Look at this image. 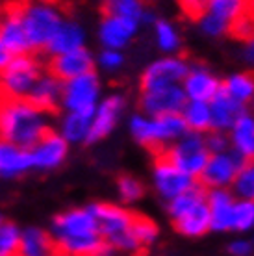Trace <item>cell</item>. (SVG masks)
I'll return each instance as SVG.
<instances>
[{"instance_id": "4dcf8cb0", "label": "cell", "mask_w": 254, "mask_h": 256, "mask_svg": "<svg viewBox=\"0 0 254 256\" xmlns=\"http://www.w3.org/2000/svg\"><path fill=\"white\" fill-rule=\"evenodd\" d=\"M206 13L232 26L238 19L250 13V0H208Z\"/></svg>"}, {"instance_id": "277c9868", "label": "cell", "mask_w": 254, "mask_h": 256, "mask_svg": "<svg viewBox=\"0 0 254 256\" xmlns=\"http://www.w3.org/2000/svg\"><path fill=\"white\" fill-rule=\"evenodd\" d=\"M96 221L98 232L112 250H119L122 254H134L141 250L130 234L134 214L124 206L112 202H93L88 206Z\"/></svg>"}, {"instance_id": "b9f144b4", "label": "cell", "mask_w": 254, "mask_h": 256, "mask_svg": "<svg viewBox=\"0 0 254 256\" xmlns=\"http://www.w3.org/2000/svg\"><path fill=\"white\" fill-rule=\"evenodd\" d=\"M254 245L252 240L248 238H236L228 244V254L230 256H252Z\"/></svg>"}, {"instance_id": "6da1fadb", "label": "cell", "mask_w": 254, "mask_h": 256, "mask_svg": "<svg viewBox=\"0 0 254 256\" xmlns=\"http://www.w3.org/2000/svg\"><path fill=\"white\" fill-rule=\"evenodd\" d=\"M50 236L58 254L67 256H110V249L102 240L96 221L88 206L69 208L52 219Z\"/></svg>"}, {"instance_id": "ab89813d", "label": "cell", "mask_w": 254, "mask_h": 256, "mask_svg": "<svg viewBox=\"0 0 254 256\" xmlns=\"http://www.w3.org/2000/svg\"><path fill=\"white\" fill-rule=\"evenodd\" d=\"M204 141H206V148L210 154L224 152L230 150V141L226 132H217V130H210L204 134Z\"/></svg>"}, {"instance_id": "5bb4252c", "label": "cell", "mask_w": 254, "mask_h": 256, "mask_svg": "<svg viewBox=\"0 0 254 256\" xmlns=\"http://www.w3.org/2000/svg\"><path fill=\"white\" fill-rule=\"evenodd\" d=\"M193 184H195V180L182 173L176 166H172L166 156L156 158L152 166V188L160 198L169 202L180 193L188 192Z\"/></svg>"}, {"instance_id": "ba28073f", "label": "cell", "mask_w": 254, "mask_h": 256, "mask_svg": "<svg viewBox=\"0 0 254 256\" xmlns=\"http://www.w3.org/2000/svg\"><path fill=\"white\" fill-rule=\"evenodd\" d=\"M164 156L172 166H176L182 173H186L193 180H197L202 173L208 158H210V152L206 148L204 134L186 132L167 147Z\"/></svg>"}, {"instance_id": "ac0fdd59", "label": "cell", "mask_w": 254, "mask_h": 256, "mask_svg": "<svg viewBox=\"0 0 254 256\" xmlns=\"http://www.w3.org/2000/svg\"><path fill=\"white\" fill-rule=\"evenodd\" d=\"M0 43L12 52L13 56L30 54L32 46L26 38L24 26L20 20L19 6H10L0 15Z\"/></svg>"}, {"instance_id": "ffe728a7", "label": "cell", "mask_w": 254, "mask_h": 256, "mask_svg": "<svg viewBox=\"0 0 254 256\" xmlns=\"http://www.w3.org/2000/svg\"><path fill=\"white\" fill-rule=\"evenodd\" d=\"M236 197L230 190H206V206L210 216V230L230 232L234 224Z\"/></svg>"}, {"instance_id": "8d00e7d4", "label": "cell", "mask_w": 254, "mask_h": 256, "mask_svg": "<svg viewBox=\"0 0 254 256\" xmlns=\"http://www.w3.org/2000/svg\"><path fill=\"white\" fill-rule=\"evenodd\" d=\"M20 242V226L12 221L0 224V256H17Z\"/></svg>"}, {"instance_id": "d590c367", "label": "cell", "mask_w": 254, "mask_h": 256, "mask_svg": "<svg viewBox=\"0 0 254 256\" xmlns=\"http://www.w3.org/2000/svg\"><path fill=\"white\" fill-rule=\"evenodd\" d=\"M254 226V200L236 198L234 204V224L232 230L247 234Z\"/></svg>"}, {"instance_id": "f1b7e54d", "label": "cell", "mask_w": 254, "mask_h": 256, "mask_svg": "<svg viewBox=\"0 0 254 256\" xmlns=\"http://www.w3.org/2000/svg\"><path fill=\"white\" fill-rule=\"evenodd\" d=\"M152 30L154 43L160 52H164V56L178 54V50L182 48V36L174 22L166 19H156L152 22Z\"/></svg>"}, {"instance_id": "74e56055", "label": "cell", "mask_w": 254, "mask_h": 256, "mask_svg": "<svg viewBox=\"0 0 254 256\" xmlns=\"http://www.w3.org/2000/svg\"><path fill=\"white\" fill-rule=\"evenodd\" d=\"M197 20H198L200 32H202L204 36H208V38H222V36L230 34V26L226 24V22H222L221 19L210 15V13L204 12Z\"/></svg>"}, {"instance_id": "7bdbcfd3", "label": "cell", "mask_w": 254, "mask_h": 256, "mask_svg": "<svg viewBox=\"0 0 254 256\" xmlns=\"http://www.w3.org/2000/svg\"><path fill=\"white\" fill-rule=\"evenodd\" d=\"M206 2L208 0H178L180 10L191 17V19H198L204 12H206Z\"/></svg>"}, {"instance_id": "4fadbf2b", "label": "cell", "mask_w": 254, "mask_h": 256, "mask_svg": "<svg viewBox=\"0 0 254 256\" xmlns=\"http://www.w3.org/2000/svg\"><path fill=\"white\" fill-rule=\"evenodd\" d=\"M30 156V167L41 173L54 171L58 167H62L69 156V143L62 136L48 130L41 140L28 150Z\"/></svg>"}, {"instance_id": "2e32d148", "label": "cell", "mask_w": 254, "mask_h": 256, "mask_svg": "<svg viewBox=\"0 0 254 256\" xmlns=\"http://www.w3.org/2000/svg\"><path fill=\"white\" fill-rule=\"evenodd\" d=\"M188 100L195 102H210L212 98L221 91V78L202 64L190 65L184 80L180 84Z\"/></svg>"}, {"instance_id": "f6af8a7d", "label": "cell", "mask_w": 254, "mask_h": 256, "mask_svg": "<svg viewBox=\"0 0 254 256\" xmlns=\"http://www.w3.org/2000/svg\"><path fill=\"white\" fill-rule=\"evenodd\" d=\"M12 60H13V54L10 50H8L6 46L2 45V43H0V72L6 69L8 64H10Z\"/></svg>"}, {"instance_id": "52a82bcc", "label": "cell", "mask_w": 254, "mask_h": 256, "mask_svg": "<svg viewBox=\"0 0 254 256\" xmlns=\"http://www.w3.org/2000/svg\"><path fill=\"white\" fill-rule=\"evenodd\" d=\"M41 74L43 65L32 54L13 56L6 69L0 72V95L2 98H26Z\"/></svg>"}, {"instance_id": "8992f818", "label": "cell", "mask_w": 254, "mask_h": 256, "mask_svg": "<svg viewBox=\"0 0 254 256\" xmlns=\"http://www.w3.org/2000/svg\"><path fill=\"white\" fill-rule=\"evenodd\" d=\"M19 13L32 50H44L58 26L64 22L62 10L52 0H30L19 6Z\"/></svg>"}, {"instance_id": "e575fe53", "label": "cell", "mask_w": 254, "mask_h": 256, "mask_svg": "<svg viewBox=\"0 0 254 256\" xmlns=\"http://www.w3.org/2000/svg\"><path fill=\"white\" fill-rule=\"evenodd\" d=\"M117 195L121 198L124 204H134L141 200V197L145 195V188H143V182L136 176H130V174H122L117 180Z\"/></svg>"}, {"instance_id": "e0dca14e", "label": "cell", "mask_w": 254, "mask_h": 256, "mask_svg": "<svg viewBox=\"0 0 254 256\" xmlns=\"http://www.w3.org/2000/svg\"><path fill=\"white\" fill-rule=\"evenodd\" d=\"M138 30H140V22L114 17V15H104V19L98 24L96 36L104 48L124 50L138 36Z\"/></svg>"}, {"instance_id": "bcb514c9", "label": "cell", "mask_w": 254, "mask_h": 256, "mask_svg": "<svg viewBox=\"0 0 254 256\" xmlns=\"http://www.w3.org/2000/svg\"><path fill=\"white\" fill-rule=\"evenodd\" d=\"M4 221H6V219H4V216H2V212H0V224L4 223Z\"/></svg>"}, {"instance_id": "7c38bea8", "label": "cell", "mask_w": 254, "mask_h": 256, "mask_svg": "<svg viewBox=\"0 0 254 256\" xmlns=\"http://www.w3.org/2000/svg\"><path fill=\"white\" fill-rule=\"evenodd\" d=\"M124 110H126V96L122 93L102 96L91 114V132H89L88 143H96L108 138L119 124L121 117L124 116Z\"/></svg>"}, {"instance_id": "d6a6232c", "label": "cell", "mask_w": 254, "mask_h": 256, "mask_svg": "<svg viewBox=\"0 0 254 256\" xmlns=\"http://www.w3.org/2000/svg\"><path fill=\"white\" fill-rule=\"evenodd\" d=\"M130 234H132L134 242L138 244L140 249L150 247L158 242L160 226L154 223L150 218H141V216H134L132 226H130Z\"/></svg>"}, {"instance_id": "cb8c5ba5", "label": "cell", "mask_w": 254, "mask_h": 256, "mask_svg": "<svg viewBox=\"0 0 254 256\" xmlns=\"http://www.w3.org/2000/svg\"><path fill=\"white\" fill-rule=\"evenodd\" d=\"M230 141V150L242 156L245 162H250L254 156V117L245 112L226 132Z\"/></svg>"}, {"instance_id": "ee69618b", "label": "cell", "mask_w": 254, "mask_h": 256, "mask_svg": "<svg viewBox=\"0 0 254 256\" xmlns=\"http://www.w3.org/2000/svg\"><path fill=\"white\" fill-rule=\"evenodd\" d=\"M242 58H243L245 64H248V65L254 64V43H252V39H250V41H245V45H243V48H242Z\"/></svg>"}, {"instance_id": "60d3db41", "label": "cell", "mask_w": 254, "mask_h": 256, "mask_svg": "<svg viewBox=\"0 0 254 256\" xmlns=\"http://www.w3.org/2000/svg\"><path fill=\"white\" fill-rule=\"evenodd\" d=\"M230 32L234 34L238 39H242V41H250L252 39V34H254V22H252V15L248 13L242 19H238L234 24L230 26Z\"/></svg>"}, {"instance_id": "9c48e42d", "label": "cell", "mask_w": 254, "mask_h": 256, "mask_svg": "<svg viewBox=\"0 0 254 256\" xmlns=\"http://www.w3.org/2000/svg\"><path fill=\"white\" fill-rule=\"evenodd\" d=\"M102 98V82L95 70L86 72L82 76L64 82L62 108L65 112L93 114L98 100Z\"/></svg>"}, {"instance_id": "f546056e", "label": "cell", "mask_w": 254, "mask_h": 256, "mask_svg": "<svg viewBox=\"0 0 254 256\" xmlns=\"http://www.w3.org/2000/svg\"><path fill=\"white\" fill-rule=\"evenodd\" d=\"M180 117L186 124L188 132L206 134L212 130V117H210V104L208 102H195L188 100L180 112Z\"/></svg>"}, {"instance_id": "836d02e7", "label": "cell", "mask_w": 254, "mask_h": 256, "mask_svg": "<svg viewBox=\"0 0 254 256\" xmlns=\"http://www.w3.org/2000/svg\"><path fill=\"white\" fill-rule=\"evenodd\" d=\"M236 198H243V200H252L254 198V166L247 162L245 166L238 171L234 176L232 184L228 188Z\"/></svg>"}, {"instance_id": "f35d334b", "label": "cell", "mask_w": 254, "mask_h": 256, "mask_svg": "<svg viewBox=\"0 0 254 256\" xmlns=\"http://www.w3.org/2000/svg\"><path fill=\"white\" fill-rule=\"evenodd\" d=\"M98 65L100 69L108 72H117L124 65V54L122 50H114V48H102L98 54Z\"/></svg>"}, {"instance_id": "d4e9b609", "label": "cell", "mask_w": 254, "mask_h": 256, "mask_svg": "<svg viewBox=\"0 0 254 256\" xmlns=\"http://www.w3.org/2000/svg\"><path fill=\"white\" fill-rule=\"evenodd\" d=\"M58 249L50 232L39 226L20 228V242L17 256H56Z\"/></svg>"}, {"instance_id": "3957f363", "label": "cell", "mask_w": 254, "mask_h": 256, "mask_svg": "<svg viewBox=\"0 0 254 256\" xmlns=\"http://www.w3.org/2000/svg\"><path fill=\"white\" fill-rule=\"evenodd\" d=\"M167 212L174 228L186 238H202L210 232V216L206 206V190L198 184L167 202Z\"/></svg>"}, {"instance_id": "681fc988", "label": "cell", "mask_w": 254, "mask_h": 256, "mask_svg": "<svg viewBox=\"0 0 254 256\" xmlns=\"http://www.w3.org/2000/svg\"><path fill=\"white\" fill-rule=\"evenodd\" d=\"M56 256H67V254H56Z\"/></svg>"}, {"instance_id": "30bf717a", "label": "cell", "mask_w": 254, "mask_h": 256, "mask_svg": "<svg viewBox=\"0 0 254 256\" xmlns=\"http://www.w3.org/2000/svg\"><path fill=\"white\" fill-rule=\"evenodd\" d=\"M245 164L247 162L242 156H238L234 150L210 154L198 180L204 190H228L234 176Z\"/></svg>"}, {"instance_id": "d6986e66", "label": "cell", "mask_w": 254, "mask_h": 256, "mask_svg": "<svg viewBox=\"0 0 254 256\" xmlns=\"http://www.w3.org/2000/svg\"><path fill=\"white\" fill-rule=\"evenodd\" d=\"M91 70H95V56L86 46L54 56L50 60V72L60 78L62 82L82 76V74L91 72Z\"/></svg>"}, {"instance_id": "1f68e13d", "label": "cell", "mask_w": 254, "mask_h": 256, "mask_svg": "<svg viewBox=\"0 0 254 256\" xmlns=\"http://www.w3.org/2000/svg\"><path fill=\"white\" fill-rule=\"evenodd\" d=\"M104 10H106V15L134 20V22H140V24L146 13L145 0H106Z\"/></svg>"}, {"instance_id": "4316f807", "label": "cell", "mask_w": 254, "mask_h": 256, "mask_svg": "<svg viewBox=\"0 0 254 256\" xmlns=\"http://www.w3.org/2000/svg\"><path fill=\"white\" fill-rule=\"evenodd\" d=\"M89 132H91V114L65 112V116L60 119L58 134L62 136L69 145L88 143Z\"/></svg>"}, {"instance_id": "9a60e30c", "label": "cell", "mask_w": 254, "mask_h": 256, "mask_svg": "<svg viewBox=\"0 0 254 256\" xmlns=\"http://www.w3.org/2000/svg\"><path fill=\"white\" fill-rule=\"evenodd\" d=\"M186 102H188V98H186L180 86H166V88H156V90H145L141 91L140 98L141 114L150 117L180 114Z\"/></svg>"}, {"instance_id": "7a4b0ae2", "label": "cell", "mask_w": 254, "mask_h": 256, "mask_svg": "<svg viewBox=\"0 0 254 256\" xmlns=\"http://www.w3.org/2000/svg\"><path fill=\"white\" fill-rule=\"evenodd\" d=\"M50 130L48 114L28 98H4L0 104V140L22 150L30 148Z\"/></svg>"}, {"instance_id": "5b68a950", "label": "cell", "mask_w": 254, "mask_h": 256, "mask_svg": "<svg viewBox=\"0 0 254 256\" xmlns=\"http://www.w3.org/2000/svg\"><path fill=\"white\" fill-rule=\"evenodd\" d=\"M128 130L132 138L140 145L152 150L167 148L171 143L186 134V124L182 121L180 114L172 116H160L150 117L145 114H134L128 121Z\"/></svg>"}, {"instance_id": "c3c4849f", "label": "cell", "mask_w": 254, "mask_h": 256, "mask_svg": "<svg viewBox=\"0 0 254 256\" xmlns=\"http://www.w3.org/2000/svg\"><path fill=\"white\" fill-rule=\"evenodd\" d=\"M2 100H4V98H2V95H0V104H2Z\"/></svg>"}, {"instance_id": "83f0119b", "label": "cell", "mask_w": 254, "mask_h": 256, "mask_svg": "<svg viewBox=\"0 0 254 256\" xmlns=\"http://www.w3.org/2000/svg\"><path fill=\"white\" fill-rule=\"evenodd\" d=\"M221 91L226 93L230 98H234L236 102L247 104L252 102L254 98V78L247 70H240V72H232L228 76L221 80Z\"/></svg>"}, {"instance_id": "7402d4cb", "label": "cell", "mask_w": 254, "mask_h": 256, "mask_svg": "<svg viewBox=\"0 0 254 256\" xmlns=\"http://www.w3.org/2000/svg\"><path fill=\"white\" fill-rule=\"evenodd\" d=\"M88 41V34L84 30V26L76 20H65L58 26V30L54 32V36L50 38V41L46 43L44 50L46 54L54 58L65 52L76 50V48H84Z\"/></svg>"}, {"instance_id": "484cf974", "label": "cell", "mask_w": 254, "mask_h": 256, "mask_svg": "<svg viewBox=\"0 0 254 256\" xmlns=\"http://www.w3.org/2000/svg\"><path fill=\"white\" fill-rule=\"evenodd\" d=\"M28 171H32L28 150H22L8 141L0 140V178H20Z\"/></svg>"}, {"instance_id": "603a6c76", "label": "cell", "mask_w": 254, "mask_h": 256, "mask_svg": "<svg viewBox=\"0 0 254 256\" xmlns=\"http://www.w3.org/2000/svg\"><path fill=\"white\" fill-rule=\"evenodd\" d=\"M210 117H212V130L217 132H228L230 126L247 112V106L236 102L226 93L219 91L210 102Z\"/></svg>"}, {"instance_id": "7dc6e473", "label": "cell", "mask_w": 254, "mask_h": 256, "mask_svg": "<svg viewBox=\"0 0 254 256\" xmlns=\"http://www.w3.org/2000/svg\"><path fill=\"white\" fill-rule=\"evenodd\" d=\"M117 256H132V254H122V252H121V254H117Z\"/></svg>"}, {"instance_id": "44dd1931", "label": "cell", "mask_w": 254, "mask_h": 256, "mask_svg": "<svg viewBox=\"0 0 254 256\" xmlns=\"http://www.w3.org/2000/svg\"><path fill=\"white\" fill-rule=\"evenodd\" d=\"M62 93H64V82L58 76H54L50 70L48 72L43 70V74L34 84L32 91L26 98L34 106L43 110L44 114H50V112L62 108Z\"/></svg>"}, {"instance_id": "8fae6325", "label": "cell", "mask_w": 254, "mask_h": 256, "mask_svg": "<svg viewBox=\"0 0 254 256\" xmlns=\"http://www.w3.org/2000/svg\"><path fill=\"white\" fill-rule=\"evenodd\" d=\"M188 69H190L188 60L178 54L154 60L146 65V69L141 74V91L166 88V86H180Z\"/></svg>"}]
</instances>
